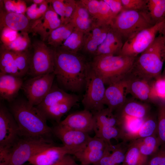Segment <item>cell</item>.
Wrapping results in <instances>:
<instances>
[{
    "mask_svg": "<svg viewBox=\"0 0 165 165\" xmlns=\"http://www.w3.org/2000/svg\"><path fill=\"white\" fill-rule=\"evenodd\" d=\"M54 49V72L60 87L74 93L85 89L90 63L77 53L60 47Z\"/></svg>",
    "mask_w": 165,
    "mask_h": 165,
    "instance_id": "6da1fadb",
    "label": "cell"
},
{
    "mask_svg": "<svg viewBox=\"0 0 165 165\" xmlns=\"http://www.w3.org/2000/svg\"><path fill=\"white\" fill-rule=\"evenodd\" d=\"M10 108L18 125L20 137L50 138L53 134L52 128L47 125L45 116L27 100H15Z\"/></svg>",
    "mask_w": 165,
    "mask_h": 165,
    "instance_id": "7a4b0ae2",
    "label": "cell"
},
{
    "mask_svg": "<svg viewBox=\"0 0 165 165\" xmlns=\"http://www.w3.org/2000/svg\"><path fill=\"white\" fill-rule=\"evenodd\" d=\"M136 57L118 55L94 56L90 65L105 85H109L125 78L132 71Z\"/></svg>",
    "mask_w": 165,
    "mask_h": 165,
    "instance_id": "3957f363",
    "label": "cell"
},
{
    "mask_svg": "<svg viewBox=\"0 0 165 165\" xmlns=\"http://www.w3.org/2000/svg\"><path fill=\"white\" fill-rule=\"evenodd\" d=\"M165 49L164 39L160 34L149 46L135 60L131 72L148 80L161 76Z\"/></svg>",
    "mask_w": 165,
    "mask_h": 165,
    "instance_id": "277c9868",
    "label": "cell"
},
{
    "mask_svg": "<svg viewBox=\"0 0 165 165\" xmlns=\"http://www.w3.org/2000/svg\"><path fill=\"white\" fill-rule=\"evenodd\" d=\"M155 24L145 10L123 9L115 17L111 26L127 40Z\"/></svg>",
    "mask_w": 165,
    "mask_h": 165,
    "instance_id": "5b68a950",
    "label": "cell"
},
{
    "mask_svg": "<svg viewBox=\"0 0 165 165\" xmlns=\"http://www.w3.org/2000/svg\"><path fill=\"white\" fill-rule=\"evenodd\" d=\"M54 145L50 138L20 137L10 149L7 165H23L32 156Z\"/></svg>",
    "mask_w": 165,
    "mask_h": 165,
    "instance_id": "8992f818",
    "label": "cell"
},
{
    "mask_svg": "<svg viewBox=\"0 0 165 165\" xmlns=\"http://www.w3.org/2000/svg\"><path fill=\"white\" fill-rule=\"evenodd\" d=\"M102 79L90 65L88 70L85 93L82 102L84 109L92 114L104 108V99L106 88Z\"/></svg>",
    "mask_w": 165,
    "mask_h": 165,
    "instance_id": "52a82bcc",
    "label": "cell"
},
{
    "mask_svg": "<svg viewBox=\"0 0 165 165\" xmlns=\"http://www.w3.org/2000/svg\"><path fill=\"white\" fill-rule=\"evenodd\" d=\"M32 47L33 52L27 74L34 77L54 72V49L48 47L42 40L35 41Z\"/></svg>",
    "mask_w": 165,
    "mask_h": 165,
    "instance_id": "ba28073f",
    "label": "cell"
},
{
    "mask_svg": "<svg viewBox=\"0 0 165 165\" xmlns=\"http://www.w3.org/2000/svg\"><path fill=\"white\" fill-rule=\"evenodd\" d=\"M164 20L156 23L127 40L118 55L136 57L141 54L154 41L157 34L159 33Z\"/></svg>",
    "mask_w": 165,
    "mask_h": 165,
    "instance_id": "9c48e42d",
    "label": "cell"
},
{
    "mask_svg": "<svg viewBox=\"0 0 165 165\" xmlns=\"http://www.w3.org/2000/svg\"><path fill=\"white\" fill-rule=\"evenodd\" d=\"M55 77L53 72L31 77L23 82L21 89L29 104L36 106L42 102L50 90Z\"/></svg>",
    "mask_w": 165,
    "mask_h": 165,
    "instance_id": "30bf717a",
    "label": "cell"
},
{
    "mask_svg": "<svg viewBox=\"0 0 165 165\" xmlns=\"http://www.w3.org/2000/svg\"><path fill=\"white\" fill-rule=\"evenodd\" d=\"M52 133L73 155L83 150L92 138L88 133L69 129L58 124L52 128Z\"/></svg>",
    "mask_w": 165,
    "mask_h": 165,
    "instance_id": "8fae6325",
    "label": "cell"
},
{
    "mask_svg": "<svg viewBox=\"0 0 165 165\" xmlns=\"http://www.w3.org/2000/svg\"><path fill=\"white\" fill-rule=\"evenodd\" d=\"M20 137L17 123L11 112L0 105V148L11 149Z\"/></svg>",
    "mask_w": 165,
    "mask_h": 165,
    "instance_id": "7c38bea8",
    "label": "cell"
},
{
    "mask_svg": "<svg viewBox=\"0 0 165 165\" xmlns=\"http://www.w3.org/2000/svg\"><path fill=\"white\" fill-rule=\"evenodd\" d=\"M49 1L48 10L41 17L31 21L29 31L39 35L44 42L47 41L53 31L61 25L60 19Z\"/></svg>",
    "mask_w": 165,
    "mask_h": 165,
    "instance_id": "4fadbf2b",
    "label": "cell"
},
{
    "mask_svg": "<svg viewBox=\"0 0 165 165\" xmlns=\"http://www.w3.org/2000/svg\"><path fill=\"white\" fill-rule=\"evenodd\" d=\"M126 94H130L133 97L141 101H152L151 83L148 80L131 72L124 78Z\"/></svg>",
    "mask_w": 165,
    "mask_h": 165,
    "instance_id": "5bb4252c",
    "label": "cell"
},
{
    "mask_svg": "<svg viewBox=\"0 0 165 165\" xmlns=\"http://www.w3.org/2000/svg\"><path fill=\"white\" fill-rule=\"evenodd\" d=\"M58 124L69 129L89 134L94 131L93 115L90 111L85 109L69 114Z\"/></svg>",
    "mask_w": 165,
    "mask_h": 165,
    "instance_id": "9a60e30c",
    "label": "cell"
},
{
    "mask_svg": "<svg viewBox=\"0 0 165 165\" xmlns=\"http://www.w3.org/2000/svg\"><path fill=\"white\" fill-rule=\"evenodd\" d=\"M0 4V30L8 28L16 31H30L31 21L24 14L10 12L4 9Z\"/></svg>",
    "mask_w": 165,
    "mask_h": 165,
    "instance_id": "2e32d148",
    "label": "cell"
},
{
    "mask_svg": "<svg viewBox=\"0 0 165 165\" xmlns=\"http://www.w3.org/2000/svg\"><path fill=\"white\" fill-rule=\"evenodd\" d=\"M124 78L109 85L106 89L104 104L112 112L119 108L126 101Z\"/></svg>",
    "mask_w": 165,
    "mask_h": 165,
    "instance_id": "e0dca14e",
    "label": "cell"
},
{
    "mask_svg": "<svg viewBox=\"0 0 165 165\" xmlns=\"http://www.w3.org/2000/svg\"><path fill=\"white\" fill-rule=\"evenodd\" d=\"M67 154L71 155L70 151L65 147L54 145L32 156L28 162L32 165H52Z\"/></svg>",
    "mask_w": 165,
    "mask_h": 165,
    "instance_id": "ac0fdd59",
    "label": "cell"
},
{
    "mask_svg": "<svg viewBox=\"0 0 165 165\" xmlns=\"http://www.w3.org/2000/svg\"><path fill=\"white\" fill-rule=\"evenodd\" d=\"M23 82L22 78L0 73V100L13 102L21 88Z\"/></svg>",
    "mask_w": 165,
    "mask_h": 165,
    "instance_id": "d6986e66",
    "label": "cell"
},
{
    "mask_svg": "<svg viewBox=\"0 0 165 165\" xmlns=\"http://www.w3.org/2000/svg\"><path fill=\"white\" fill-rule=\"evenodd\" d=\"M111 28L110 26H98L95 24L91 29L85 34L84 50L95 56L98 47L105 40Z\"/></svg>",
    "mask_w": 165,
    "mask_h": 165,
    "instance_id": "ffe728a7",
    "label": "cell"
},
{
    "mask_svg": "<svg viewBox=\"0 0 165 165\" xmlns=\"http://www.w3.org/2000/svg\"><path fill=\"white\" fill-rule=\"evenodd\" d=\"M127 142L123 141L115 145H108L103 156L95 165H118L122 163L128 146Z\"/></svg>",
    "mask_w": 165,
    "mask_h": 165,
    "instance_id": "44dd1931",
    "label": "cell"
},
{
    "mask_svg": "<svg viewBox=\"0 0 165 165\" xmlns=\"http://www.w3.org/2000/svg\"><path fill=\"white\" fill-rule=\"evenodd\" d=\"M69 23L75 28L81 31L85 34L88 33L95 24L87 10L79 1L76 2L75 8Z\"/></svg>",
    "mask_w": 165,
    "mask_h": 165,
    "instance_id": "7402d4cb",
    "label": "cell"
},
{
    "mask_svg": "<svg viewBox=\"0 0 165 165\" xmlns=\"http://www.w3.org/2000/svg\"><path fill=\"white\" fill-rule=\"evenodd\" d=\"M150 106L146 104L134 101L127 100L115 114L117 117H128L144 119L148 116Z\"/></svg>",
    "mask_w": 165,
    "mask_h": 165,
    "instance_id": "603a6c76",
    "label": "cell"
},
{
    "mask_svg": "<svg viewBox=\"0 0 165 165\" xmlns=\"http://www.w3.org/2000/svg\"><path fill=\"white\" fill-rule=\"evenodd\" d=\"M79 97L77 95L68 93L57 86L53 84L50 90L38 105V109L49 107L56 104L66 101H79Z\"/></svg>",
    "mask_w": 165,
    "mask_h": 165,
    "instance_id": "cb8c5ba5",
    "label": "cell"
},
{
    "mask_svg": "<svg viewBox=\"0 0 165 165\" xmlns=\"http://www.w3.org/2000/svg\"><path fill=\"white\" fill-rule=\"evenodd\" d=\"M106 148L104 149H101L96 142L90 140L83 150L75 153L74 155L79 161L81 165L92 164L95 165L102 158Z\"/></svg>",
    "mask_w": 165,
    "mask_h": 165,
    "instance_id": "d4e9b609",
    "label": "cell"
},
{
    "mask_svg": "<svg viewBox=\"0 0 165 165\" xmlns=\"http://www.w3.org/2000/svg\"><path fill=\"white\" fill-rule=\"evenodd\" d=\"M121 36L111 27L103 42L99 46L95 56L115 55L120 52L123 44Z\"/></svg>",
    "mask_w": 165,
    "mask_h": 165,
    "instance_id": "484cf974",
    "label": "cell"
},
{
    "mask_svg": "<svg viewBox=\"0 0 165 165\" xmlns=\"http://www.w3.org/2000/svg\"><path fill=\"white\" fill-rule=\"evenodd\" d=\"M15 56V52L8 49L3 45L1 46L0 73L20 77L16 66Z\"/></svg>",
    "mask_w": 165,
    "mask_h": 165,
    "instance_id": "4316f807",
    "label": "cell"
},
{
    "mask_svg": "<svg viewBox=\"0 0 165 165\" xmlns=\"http://www.w3.org/2000/svg\"><path fill=\"white\" fill-rule=\"evenodd\" d=\"M79 101H73L60 103L55 105L38 109L47 119L55 121L59 123L62 117L74 106L77 104Z\"/></svg>",
    "mask_w": 165,
    "mask_h": 165,
    "instance_id": "83f0119b",
    "label": "cell"
},
{
    "mask_svg": "<svg viewBox=\"0 0 165 165\" xmlns=\"http://www.w3.org/2000/svg\"><path fill=\"white\" fill-rule=\"evenodd\" d=\"M157 118L154 116H148L138 131L126 137L123 141H132L154 135H157Z\"/></svg>",
    "mask_w": 165,
    "mask_h": 165,
    "instance_id": "f1b7e54d",
    "label": "cell"
},
{
    "mask_svg": "<svg viewBox=\"0 0 165 165\" xmlns=\"http://www.w3.org/2000/svg\"><path fill=\"white\" fill-rule=\"evenodd\" d=\"M74 28L70 23L61 25L51 33L47 40V44L54 48L60 47L70 35Z\"/></svg>",
    "mask_w": 165,
    "mask_h": 165,
    "instance_id": "f546056e",
    "label": "cell"
},
{
    "mask_svg": "<svg viewBox=\"0 0 165 165\" xmlns=\"http://www.w3.org/2000/svg\"><path fill=\"white\" fill-rule=\"evenodd\" d=\"M94 123V129L102 127H120L116 116L108 108L93 114Z\"/></svg>",
    "mask_w": 165,
    "mask_h": 165,
    "instance_id": "4dcf8cb0",
    "label": "cell"
},
{
    "mask_svg": "<svg viewBox=\"0 0 165 165\" xmlns=\"http://www.w3.org/2000/svg\"><path fill=\"white\" fill-rule=\"evenodd\" d=\"M133 141H134L137 145L141 153L148 157L156 152L161 146L157 135L151 136Z\"/></svg>",
    "mask_w": 165,
    "mask_h": 165,
    "instance_id": "1f68e13d",
    "label": "cell"
},
{
    "mask_svg": "<svg viewBox=\"0 0 165 165\" xmlns=\"http://www.w3.org/2000/svg\"><path fill=\"white\" fill-rule=\"evenodd\" d=\"M148 157L143 155L134 141H131L126 152L124 165H146Z\"/></svg>",
    "mask_w": 165,
    "mask_h": 165,
    "instance_id": "d6a6232c",
    "label": "cell"
},
{
    "mask_svg": "<svg viewBox=\"0 0 165 165\" xmlns=\"http://www.w3.org/2000/svg\"><path fill=\"white\" fill-rule=\"evenodd\" d=\"M85 34L75 28L69 37L60 47L72 52L77 53L83 48Z\"/></svg>",
    "mask_w": 165,
    "mask_h": 165,
    "instance_id": "836d02e7",
    "label": "cell"
},
{
    "mask_svg": "<svg viewBox=\"0 0 165 165\" xmlns=\"http://www.w3.org/2000/svg\"><path fill=\"white\" fill-rule=\"evenodd\" d=\"M118 118L123 135V140L127 137L137 132L142 126L146 118L139 119L122 117Z\"/></svg>",
    "mask_w": 165,
    "mask_h": 165,
    "instance_id": "e575fe53",
    "label": "cell"
},
{
    "mask_svg": "<svg viewBox=\"0 0 165 165\" xmlns=\"http://www.w3.org/2000/svg\"><path fill=\"white\" fill-rule=\"evenodd\" d=\"M146 9L155 23L165 19V0H147Z\"/></svg>",
    "mask_w": 165,
    "mask_h": 165,
    "instance_id": "d590c367",
    "label": "cell"
},
{
    "mask_svg": "<svg viewBox=\"0 0 165 165\" xmlns=\"http://www.w3.org/2000/svg\"><path fill=\"white\" fill-rule=\"evenodd\" d=\"M95 137L101 138L111 143L110 140L115 139L117 140L123 138L121 128L118 127H102L94 130Z\"/></svg>",
    "mask_w": 165,
    "mask_h": 165,
    "instance_id": "8d00e7d4",
    "label": "cell"
},
{
    "mask_svg": "<svg viewBox=\"0 0 165 165\" xmlns=\"http://www.w3.org/2000/svg\"><path fill=\"white\" fill-rule=\"evenodd\" d=\"M116 16L104 0H100L98 13L95 24L98 26H110Z\"/></svg>",
    "mask_w": 165,
    "mask_h": 165,
    "instance_id": "74e56055",
    "label": "cell"
},
{
    "mask_svg": "<svg viewBox=\"0 0 165 165\" xmlns=\"http://www.w3.org/2000/svg\"><path fill=\"white\" fill-rule=\"evenodd\" d=\"M154 80L151 83L152 101L165 103V79L160 76Z\"/></svg>",
    "mask_w": 165,
    "mask_h": 165,
    "instance_id": "f35d334b",
    "label": "cell"
},
{
    "mask_svg": "<svg viewBox=\"0 0 165 165\" xmlns=\"http://www.w3.org/2000/svg\"><path fill=\"white\" fill-rule=\"evenodd\" d=\"M15 60L20 76L22 78L27 74L30 65L31 54L27 50L15 52Z\"/></svg>",
    "mask_w": 165,
    "mask_h": 165,
    "instance_id": "ab89813d",
    "label": "cell"
},
{
    "mask_svg": "<svg viewBox=\"0 0 165 165\" xmlns=\"http://www.w3.org/2000/svg\"><path fill=\"white\" fill-rule=\"evenodd\" d=\"M30 43L28 32H21V34H18L14 40L8 45L4 46L13 51L20 52L27 50Z\"/></svg>",
    "mask_w": 165,
    "mask_h": 165,
    "instance_id": "60d3db41",
    "label": "cell"
},
{
    "mask_svg": "<svg viewBox=\"0 0 165 165\" xmlns=\"http://www.w3.org/2000/svg\"><path fill=\"white\" fill-rule=\"evenodd\" d=\"M157 118V135L161 146L165 145V103L159 104Z\"/></svg>",
    "mask_w": 165,
    "mask_h": 165,
    "instance_id": "b9f144b4",
    "label": "cell"
},
{
    "mask_svg": "<svg viewBox=\"0 0 165 165\" xmlns=\"http://www.w3.org/2000/svg\"><path fill=\"white\" fill-rule=\"evenodd\" d=\"M49 0H45L38 7L35 3L28 7L27 9V16L31 20H35L41 17L48 10L49 5Z\"/></svg>",
    "mask_w": 165,
    "mask_h": 165,
    "instance_id": "7bdbcfd3",
    "label": "cell"
},
{
    "mask_svg": "<svg viewBox=\"0 0 165 165\" xmlns=\"http://www.w3.org/2000/svg\"><path fill=\"white\" fill-rule=\"evenodd\" d=\"M147 0H121L123 9L133 10L146 9Z\"/></svg>",
    "mask_w": 165,
    "mask_h": 165,
    "instance_id": "ee69618b",
    "label": "cell"
},
{
    "mask_svg": "<svg viewBox=\"0 0 165 165\" xmlns=\"http://www.w3.org/2000/svg\"><path fill=\"white\" fill-rule=\"evenodd\" d=\"M3 2L5 8L9 12L23 14L27 11L25 4L23 1L4 0Z\"/></svg>",
    "mask_w": 165,
    "mask_h": 165,
    "instance_id": "f6af8a7d",
    "label": "cell"
},
{
    "mask_svg": "<svg viewBox=\"0 0 165 165\" xmlns=\"http://www.w3.org/2000/svg\"><path fill=\"white\" fill-rule=\"evenodd\" d=\"M79 1L87 10L95 23L99 11L100 0H81Z\"/></svg>",
    "mask_w": 165,
    "mask_h": 165,
    "instance_id": "bcb514c9",
    "label": "cell"
},
{
    "mask_svg": "<svg viewBox=\"0 0 165 165\" xmlns=\"http://www.w3.org/2000/svg\"><path fill=\"white\" fill-rule=\"evenodd\" d=\"M146 165H165V145L160 146L156 152L148 157Z\"/></svg>",
    "mask_w": 165,
    "mask_h": 165,
    "instance_id": "7dc6e473",
    "label": "cell"
},
{
    "mask_svg": "<svg viewBox=\"0 0 165 165\" xmlns=\"http://www.w3.org/2000/svg\"><path fill=\"white\" fill-rule=\"evenodd\" d=\"M77 1L74 0H65L64 17L63 24L69 23V20L75 8Z\"/></svg>",
    "mask_w": 165,
    "mask_h": 165,
    "instance_id": "c3c4849f",
    "label": "cell"
},
{
    "mask_svg": "<svg viewBox=\"0 0 165 165\" xmlns=\"http://www.w3.org/2000/svg\"><path fill=\"white\" fill-rule=\"evenodd\" d=\"M1 31V39L5 46L8 45L14 40L18 34L17 31L8 28H4Z\"/></svg>",
    "mask_w": 165,
    "mask_h": 165,
    "instance_id": "681fc988",
    "label": "cell"
},
{
    "mask_svg": "<svg viewBox=\"0 0 165 165\" xmlns=\"http://www.w3.org/2000/svg\"><path fill=\"white\" fill-rule=\"evenodd\" d=\"M52 7L57 13L60 16L61 25L64 23V17L65 6L64 0H50Z\"/></svg>",
    "mask_w": 165,
    "mask_h": 165,
    "instance_id": "f907efd6",
    "label": "cell"
},
{
    "mask_svg": "<svg viewBox=\"0 0 165 165\" xmlns=\"http://www.w3.org/2000/svg\"><path fill=\"white\" fill-rule=\"evenodd\" d=\"M116 16L123 10L121 0H104Z\"/></svg>",
    "mask_w": 165,
    "mask_h": 165,
    "instance_id": "816d5d0a",
    "label": "cell"
},
{
    "mask_svg": "<svg viewBox=\"0 0 165 165\" xmlns=\"http://www.w3.org/2000/svg\"><path fill=\"white\" fill-rule=\"evenodd\" d=\"M10 156V149L0 148V165H7Z\"/></svg>",
    "mask_w": 165,
    "mask_h": 165,
    "instance_id": "f5cc1de1",
    "label": "cell"
},
{
    "mask_svg": "<svg viewBox=\"0 0 165 165\" xmlns=\"http://www.w3.org/2000/svg\"><path fill=\"white\" fill-rule=\"evenodd\" d=\"M52 165H79L71 155H66L61 160Z\"/></svg>",
    "mask_w": 165,
    "mask_h": 165,
    "instance_id": "db71d44e",
    "label": "cell"
},
{
    "mask_svg": "<svg viewBox=\"0 0 165 165\" xmlns=\"http://www.w3.org/2000/svg\"><path fill=\"white\" fill-rule=\"evenodd\" d=\"M159 33L162 36L165 42V19Z\"/></svg>",
    "mask_w": 165,
    "mask_h": 165,
    "instance_id": "11a10c76",
    "label": "cell"
},
{
    "mask_svg": "<svg viewBox=\"0 0 165 165\" xmlns=\"http://www.w3.org/2000/svg\"><path fill=\"white\" fill-rule=\"evenodd\" d=\"M45 0H32L34 3L36 4H41L43 3Z\"/></svg>",
    "mask_w": 165,
    "mask_h": 165,
    "instance_id": "9f6ffc18",
    "label": "cell"
},
{
    "mask_svg": "<svg viewBox=\"0 0 165 165\" xmlns=\"http://www.w3.org/2000/svg\"><path fill=\"white\" fill-rule=\"evenodd\" d=\"M163 57L164 62L165 64V50H164V51H163ZM163 78L165 79V75H164V76L163 77Z\"/></svg>",
    "mask_w": 165,
    "mask_h": 165,
    "instance_id": "6f0895ef",
    "label": "cell"
},
{
    "mask_svg": "<svg viewBox=\"0 0 165 165\" xmlns=\"http://www.w3.org/2000/svg\"><path fill=\"white\" fill-rule=\"evenodd\" d=\"M121 165H124L123 163Z\"/></svg>",
    "mask_w": 165,
    "mask_h": 165,
    "instance_id": "680465c9",
    "label": "cell"
}]
</instances>
